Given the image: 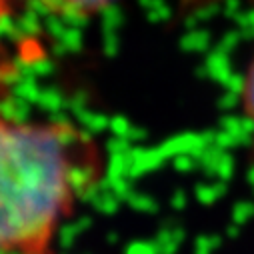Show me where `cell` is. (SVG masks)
<instances>
[{
  "label": "cell",
  "instance_id": "6da1fadb",
  "mask_svg": "<svg viewBox=\"0 0 254 254\" xmlns=\"http://www.w3.org/2000/svg\"><path fill=\"white\" fill-rule=\"evenodd\" d=\"M104 174L96 138L0 108V254H56L60 228Z\"/></svg>",
  "mask_w": 254,
  "mask_h": 254
},
{
  "label": "cell",
  "instance_id": "7a4b0ae2",
  "mask_svg": "<svg viewBox=\"0 0 254 254\" xmlns=\"http://www.w3.org/2000/svg\"><path fill=\"white\" fill-rule=\"evenodd\" d=\"M34 2L54 16L80 20L106 10L116 0H34Z\"/></svg>",
  "mask_w": 254,
  "mask_h": 254
},
{
  "label": "cell",
  "instance_id": "3957f363",
  "mask_svg": "<svg viewBox=\"0 0 254 254\" xmlns=\"http://www.w3.org/2000/svg\"><path fill=\"white\" fill-rule=\"evenodd\" d=\"M240 98H242L244 112H246L248 118L254 122V56H252V60L248 62V68H246V72H244Z\"/></svg>",
  "mask_w": 254,
  "mask_h": 254
}]
</instances>
